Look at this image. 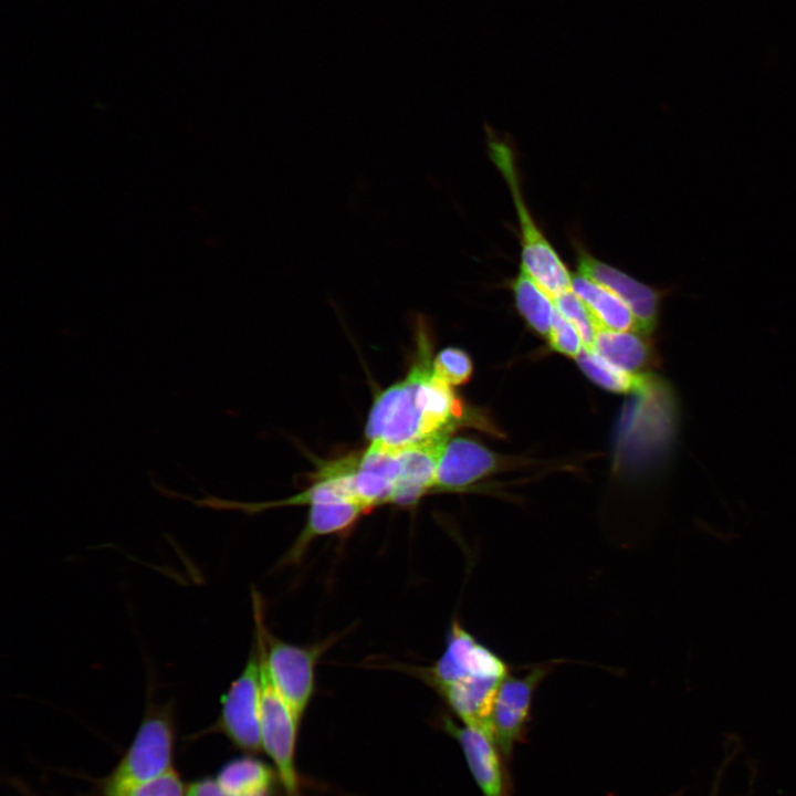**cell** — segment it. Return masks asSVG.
I'll list each match as a JSON object with an SVG mask.
<instances>
[{"label": "cell", "instance_id": "1", "mask_svg": "<svg viewBox=\"0 0 796 796\" xmlns=\"http://www.w3.org/2000/svg\"><path fill=\"white\" fill-rule=\"evenodd\" d=\"M416 671L461 723L476 725L491 733L492 704L499 687L510 674V667L458 619L452 620L447 631L444 649L439 658L431 666L416 668Z\"/></svg>", "mask_w": 796, "mask_h": 796}, {"label": "cell", "instance_id": "2", "mask_svg": "<svg viewBox=\"0 0 796 796\" xmlns=\"http://www.w3.org/2000/svg\"><path fill=\"white\" fill-rule=\"evenodd\" d=\"M431 356V341L420 326L416 356L407 375L374 399L365 426L369 442L404 448L426 439L418 391L423 378L432 370Z\"/></svg>", "mask_w": 796, "mask_h": 796}, {"label": "cell", "instance_id": "3", "mask_svg": "<svg viewBox=\"0 0 796 796\" xmlns=\"http://www.w3.org/2000/svg\"><path fill=\"white\" fill-rule=\"evenodd\" d=\"M150 699L130 744L113 771L103 778L102 796H127L136 787L174 767L177 735L174 702L155 703Z\"/></svg>", "mask_w": 796, "mask_h": 796}, {"label": "cell", "instance_id": "4", "mask_svg": "<svg viewBox=\"0 0 796 796\" xmlns=\"http://www.w3.org/2000/svg\"><path fill=\"white\" fill-rule=\"evenodd\" d=\"M489 156L511 192L521 232V269L551 297L573 290V274L533 219L524 200L511 145L488 127Z\"/></svg>", "mask_w": 796, "mask_h": 796}, {"label": "cell", "instance_id": "5", "mask_svg": "<svg viewBox=\"0 0 796 796\" xmlns=\"http://www.w3.org/2000/svg\"><path fill=\"white\" fill-rule=\"evenodd\" d=\"M254 643L277 691L300 722L315 691V671L327 642L298 646L273 636L265 624L263 600L252 591Z\"/></svg>", "mask_w": 796, "mask_h": 796}, {"label": "cell", "instance_id": "6", "mask_svg": "<svg viewBox=\"0 0 796 796\" xmlns=\"http://www.w3.org/2000/svg\"><path fill=\"white\" fill-rule=\"evenodd\" d=\"M210 733L223 734L243 754L262 752L261 671L254 645L240 674L222 695L217 720L191 739Z\"/></svg>", "mask_w": 796, "mask_h": 796}, {"label": "cell", "instance_id": "7", "mask_svg": "<svg viewBox=\"0 0 796 796\" xmlns=\"http://www.w3.org/2000/svg\"><path fill=\"white\" fill-rule=\"evenodd\" d=\"M256 647V645L254 643ZM261 671L262 751L273 764L285 796H302L295 752L301 723L272 682L256 647Z\"/></svg>", "mask_w": 796, "mask_h": 796}, {"label": "cell", "instance_id": "8", "mask_svg": "<svg viewBox=\"0 0 796 796\" xmlns=\"http://www.w3.org/2000/svg\"><path fill=\"white\" fill-rule=\"evenodd\" d=\"M555 664H537L523 674H509L499 687L491 709L490 727L503 756L510 757L515 745L526 735L535 693Z\"/></svg>", "mask_w": 796, "mask_h": 796}, {"label": "cell", "instance_id": "9", "mask_svg": "<svg viewBox=\"0 0 796 796\" xmlns=\"http://www.w3.org/2000/svg\"><path fill=\"white\" fill-rule=\"evenodd\" d=\"M577 272L609 289L636 316L641 333L653 332L660 312L662 291L649 286L621 270L598 260L580 243H575Z\"/></svg>", "mask_w": 796, "mask_h": 796}, {"label": "cell", "instance_id": "10", "mask_svg": "<svg viewBox=\"0 0 796 796\" xmlns=\"http://www.w3.org/2000/svg\"><path fill=\"white\" fill-rule=\"evenodd\" d=\"M441 725L459 743L483 796H509L502 753L492 734L476 725L458 724L448 715L441 716Z\"/></svg>", "mask_w": 796, "mask_h": 796}, {"label": "cell", "instance_id": "11", "mask_svg": "<svg viewBox=\"0 0 796 796\" xmlns=\"http://www.w3.org/2000/svg\"><path fill=\"white\" fill-rule=\"evenodd\" d=\"M500 460L486 447L465 437L449 438L441 450L434 489L462 491L496 471Z\"/></svg>", "mask_w": 796, "mask_h": 796}, {"label": "cell", "instance_id": "12", "mask_svg": "<svg viewBox=\"0 0 796 796\" xmlns=\"http://www.w3.org/2000/svg\"><path fill=\"white\" fill-rule=\"evenodd\" d=\"M400 448L369 442L359 453L353 474L355 499L367 512L390 503L400 472Z\"/></svg>", "mask_w": 796, "mask_h": 796}, {"label": "cell", "instance_id": "13", "mask_svg": "<svg viewBox=\"0 0 796 796\" xmlns=\"http://www.w3.org/2000/svg\"><path fill=\"white\" fill-rule=\"evenodd\" d=\"M450 436H438L400 448V472L390 503L413 506L434 489L439 457Z\"/></svg>", "mask_w": 796, "mask_h": 796}, {"label": "cell", "instance_id": "14", "mask_svg": "<svg viewBox=\"0 0 796 796\" xmlns=\"http://www.w3.org/2000/svg\"><path fill=\"white\" fill-rule=\"evenodd\" d=\"M366 509L353 500H334L310 505L305 524L283 556V564L301 561L311 543L326 535L345 534L353 530Z\"/></svg>", "mask_w": 796, "mask_h": 796}, {"label": "cell", "instance_id": "15", "mask_svg": "<svg viewBox=\"0 0 796 796\" xmlns=\"http://www.w3.org/2000/svg\"><path fill=\"white\" fill-rule=\"evenodd\" d=\"M213 778L222 796H274L280 784L275 769L252 754L228 761Z\"/></svg>", "mask_w": 796, "mask_h": 796}, {"label": "cell", "instance_id": "16", "mask_svg": "<svg viewBox=\"0 0 796 796\" xmlns=\"http://www.w3.org/2000/svg\"><path fill=\"white\" fill-rule=\"evenodd\" d=\"M573 291L585 303L598 328L641 333L631 310L609 289L577 272L573 275Z\"/></svg>", "mask_w": 796, "mask_h": 796}, {"label": "cell", "instance_id": "17", "mask_svg": "<svg viewBox=\"0 0 796 796\" xmlns=\"http://www.w3.org/2000/svg\"><path fill=\"white\" fill-rule=\"evenodd\" d=\"M594 352L614 366L639 374L653 363V350L646 335L598 328Z\"/></svg>", "mask_w": 796, "mask_h": 796}, {"label": "cell", "instance_id": "18", "mask_svg": "<svg viewBox=\"0 0 796 796\" xmlns=\"http://www.w3.org/2000/svg\"><path fill=\"white\" fill-rule=\"evenodd\" d=\"M511 289L523 318L536 333L548 337L556 312L553 298L521 268Z\"/></svg>", "mask_w": 796, "mask_h": 796}, {"label": "cell", "instance_id": "19", "mask_svg": "<svg viewBox=\"0 0 796 796\" xmlns=\"http://www.w3.org/2000/svg\"><path fill=\"white\" fill-rule=\"evenodd\" d=\"M576 360L589 379L609 391L638 394L645 392L649 388L650 381L646 375L622 370L595 352L583 348Z\"/></svg>", "mask_w": 796, "mask_h": 796}, {"label": "cell", "instance_id": "20", "mask_svg": "<svg viewBox=\"0 0 796 796\" xmlns=\"http://www.w3.org/2000/svg\"><path fill=\"white\" fill-rule=\"evenodd\" d=\"M552 298L556 310L578 329L584 348L594 352L598 326L585 303L573 290L563 292Z\"/></svg>", "mask_w": 796, "mask_h": 796}, {"label": "cell", "instance_id": "21", "mask_svg": "<svg viewBox=\"0 0 796 796\" xmlns=\"http://www.w3.org/2000/svg\"><path fill=\"white\" fill-rule=\"evenodd\" d=\"M433 375L450 386L467 384L473 373V364L467 352L457 347L440 350L432 360Z\"/></svg>", "mask_w": 796, "mask_h": 796}, {"label": "cell", "instance_id": "22", "mask_svg": "<svg viewBox=\"0 0 796 796\" xmlns=\"http://www.w3.org/2000/svg\"><path fill=\"white\" fill-rule=\"evenodd\" d=\"M547 339L554 350L574 358H576L584 348V343L578 329L557 310Z\"/></svg>", "mask_w": 796, "mask_h": 796}, {"label": "cell", "instance_id": "23", "mask_svg": "<svg viewBox=\"0 0 796 796\" xmlns=\"http://www.w3.org/2000/svg\"><path fill=\"white\" fill-rule=\"evenodd\" d=\"M186 784L175 767L142 784L127 796H187Z\"/></svg>", "mask_w": 796, "mask_h": 796}, {"label": "cell", "instance_id": "24", "mask_svg": "<svg viewBox=\"0 0 796 796\" xmlns=\"http://www.w3.org/2000/svg\"><path fill=\"white\" fill-rule=\"evenodd\" d=\"M713 796H716V795H713Z\"/></svg>", "mask_w": 796, "mask_h": 796}]
</instances>
